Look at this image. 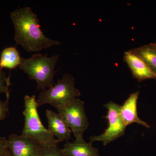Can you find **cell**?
<instances>
[{
	"label": "cell",
	"mask_w": 156,
	"mask_h": 156,
	"mask_svg": "<svg viewBox=\"0 0 156 156\" xmlns=\"http://www.w3.org/2000/svg\"><path fill=\"white\" fill-rule=\"evenodd\" d=\"M15 28L14 39L17 45L30 52H37L61 44L46 37L40 20L28 7L16 9L10 15Z\"/></svg>",
	"instance_id": "1"
},
{
	"label": "cell",
	"mask_w": 156,
	"mask_h": 156,
	"mask_svg": "<svg viewBox=\"0 0 156 156\" xmlns=\"http://www.w3.org/2000/svg\"><path fill=\"white\" fill-rule=\"evenodd\" d=\"M58 58V55L48 57L47 53L35 54L29 58H21L19 67L30 79L36 82L37 90L43 91L55 84V68Z\"/></svg>",
	"instance_id": "2"
},
{
	"label": "cell",
	"mask_w": 156,
	"mask_h": 156,
	"mask_svg": "<svg viewBox=\"0 0 156 156\" xmlns=\"http://www.w3.org/2000/svg\"><path fill=\"white\" fill-rule=\"evenodd\" d=\"M24 101V122L21 135L34 140L43 147L58 146L59 141L50 134L40 119L35 95H25Z\"/></svg>",
	"instance_id": "3"
},
{
	"label": "cell",
	"mask_w": 156,
	"mask_h": 156,
	"mask_svg": "<svg viewBox=\"0 0 156 156\" xmlns=\"http://www.w3.org/2000/svg\"><path fill=\"white\" fill-rule=\"evenodd\" d=\"M72 76L66 74L49 89L43 90L37 99L38 107L49 104L57 109L80 96Z\"/></svg>",
	"instance_id": "4"
},
{
	"label": "cell",
	"mask_w": 156,
	"mask_h": 156,
	"mask_svg": "<svg viewBox=\"0 0 156 156\" xmlns=\"http://www.w3.org/2000/svg\"><path fill=\"white\" fill-rule=\"evenodd\" d=\"M84 104L83 101L76 98L57 109L76 139L83 138L84 132L89 126Z\"/></svg>",
	"instance_id": "5"
},
{
	"label": "cell",
	"mask_w": 156,
	"mask_h": 156,
	"mask_svg": "<svg viewBox=\"0 0 156 156\" xmlns=\"http://www.w3.org/2000/svg\"><path fill=\"white\" fill-rule=\"evenodd\" d=\"M107 109V115L105 118L108 120V126L104 133L98 136H91L90 142L101 141L104 146L124 135L126 127L120 117L121 105L110 101L105 105Z\"/></svg>",
	"instance_id": "6"
},
{
	"label": "cell",
	"mask_w": 156,
	"mask_h": 156,
	"mask_svg": "<svg viewBox=\"0 0 156 156\" xmlns=\"http://www.w3.org/2000/svg\"><path fill=\"white\" fill-rule=\"evenodd\" d=\"M42 146L34 140L12 134L8 138L10 156H38Z\"/></svg>",
	"instance_id": "7"
},
{
	"label": "cell",
	"mask_w": 156,
	"mask_h": 156,
	"mask_svg": "<svg viewBox=\"0 0 156 156\" xmlns=\"http://www.w3.org/2000/svg\"><path fill=\"white\" fill-rule=\"evenodd\" d=\"M45 114L48 119V129L50 134L56 137L59 142L70 139L71 130L61 115L50 109L46 110Z\"/></svg>",
	"instance_id": "8"
},
{
	"label": "cell",
	"mask_w": 156,
	"mask_h": 156,
	"mask_svg": "<svg viewBox=\"0 0 156 156\" xmlns=\"http://www.w3.org/2000/svg\"><path fill=\"white\" fill-rule=\"evenodd\" d=\"M139 94L138 92L131 93L124 104L121 106L120 117L126 127L133 123H136L146 128H150V126L140 119L137 115V102Z\"/></svg>",
	"instance_id": "9"
},
{
	"label": "cell",
	"mask_w": 156,
	"mask_h": 156,
	"mask_svg": "<svg viewBox=\"0 0 156 156\" xmlns=\"http://www.w3.org/2000/svg\"><path fill=\"white\" fill-rule=\"evenodd\" d=\"M124 60L131 69L133 77L139 82L147 79L156 80V76L145 62L131 50L125 52Z\"/></svg>",
	"instance_id": "10"
},
{
	"label": "cell",
	"mask_w": 156,
	"mask_h": 156,
	"mask_svg": "<svg viewBox=\"0 0 156 156\" xmlns=\"http://www.w3.org/2000/svg\"><path fill=\"white\" fill-rule=\"evenodd\" d=\"M62 151L66 156H100L98 149L83 138L76 139L72 142L67 141Z\"/></svg>",
	"instance_id": "11"
},
{
	"label": "cell",
	"mask_w": 156,
	"mask_h": 156,
	"mask_svg": "<svg viewBox=\"0 0 156 156\" xmlns=\"http://www.w3.org/2000/svg\"><path fill=\"white\" fill-rule=\"evenodd\" d=\"M145 62L156 76V45L151 44L131 50Z\"/></svg>",
	"instance_id": "12"
},
{
	"label": "cell",
	"mask_w": 156,
	"mask_h": 156,
	"mask_svg": "<svg viewBox=\"0 0 156 156\" xmlns=\"http://www.w3.org/2000/svg\"><path fill=\"white\" fill-rule=\"evenodd\" d=\"M21 58L19 52L15 47L5 48L2 51L0 56V69L16 68L20 65Z\"/></svg>",
	"instance_id": "13"
},
{
	"label": "cell",
	"mask_w": 156,
	"mask_h": 156,
	"mask_svg": "<svg viewBox=\"0 0 156 156\" xmlns=\"http://www.w3.org/2000/svg\"><path fill=\"white\" fill-rule=\"evenodd\" d=\"M38 156H66L58 146L42 147Z\"/></svg>",
	"instance_id": "14"
},
{
	"label": "cell",
	"mask_w": 156,
	"mask_h": 156,
	"mask_svg": "<svg viewBox=\"0 0 156 156\" xmlns=\"http://www.w3.org/2000/svg\"><path fill=\"white\" fill-rule=\"evenodd\" d=\"M11 85L10 76L7 77L5 74L0 69V93H5L6 96L10 95L9 87Z\"/></svg>",
	"instance_id": "15"
},
{
	"label": "cell",
	"mask_w": 156,
	"mask_h": 156,
	"mask_svg": "<svg viewBox=\"0 0 156 156\" xmlns=\"http://www.w3.org/2000/svg\"><path fill=\"white\" fill-rule=\"evenodd\" d=\"M10 95L6 96L5 101L0 100V122L5 119L9 114V105Z\"/></svg>",
	"instance_id": "16"
},
{
	"label": "cell",
	"mask_w": 156,
	"mask_h": 156,
	"mask_svg": "<svg viewBox=\"0 0 156 156\" xmlns=\"http://www.w3.org/2000/svg\"><path fill=\"white\" fill-rule=\"evenodd\" d=\"M8 149V139L0 136V156L2 155Z\"/></svg>",
	"instance_id": "17"
},
{
	"label": "cell",
	"mask_w": 156,
	"mask_h": 156,
	"mask_svg": "<svg viewBox=\"0 0 156 156\" xmlns=\"http://www.w3.org/2000/svg\"><path fill=\"white\" fill-rule=\"evenodd\" d=\"M1 156H10V154H9V151H8V149H7V150L5 151V152Z\"/></svg>",
	"instance_id": "18"
},
{
	"label": "cell",
	"mask_w": 156,
	"mask_h": 156,
	"mask_svg": "<svg viewBox=\"0 0 156 156\" xmlns=\"http://www.w3.org/2000/svg\"><path fill=\"white\" fill-rule=\"evenodd\" d=\"M155 44L156 45V43H155Z\"/></svg>",
	"instance_id": "19"
}]
</instances>
